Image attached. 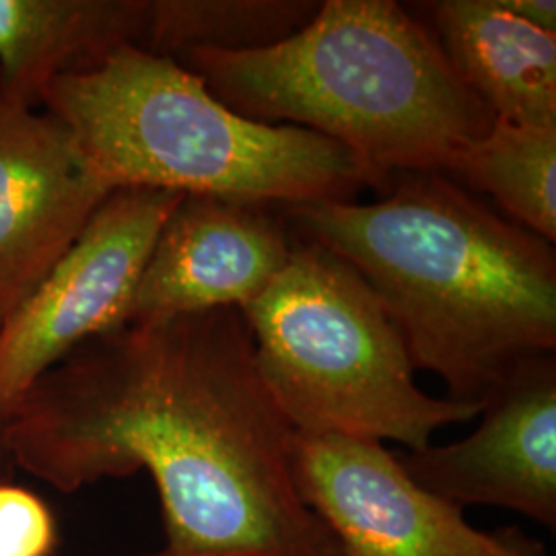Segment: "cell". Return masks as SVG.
<instances>
[{
	"instance_id": "cell-1",
	"label": "cell",
	"mask_w": 556,
	"mask_h": 556,
	"mask_svg": "<svg viewBox=\"0 0 556 556\" xmlns=\"http://www.w3.org/2000/svg\"><path fill=\"white\" fill-rule=\"evenodd\" d=\"M295 433L260 378L241 309L91 338L4 420L15 468L60 493L149 472L165 551L344 556L299 498Z\"/></svg>"
},
{
	"instance_id": "cell-2",
	"label": "cell",
	"mask_w": 556,
	"mask_h": 556,
	"mask_svg": "<svg viewBox=\"0 0 556 556\" xmlns=\"http://www.w3.org/2000/svg\"><path fill=\"white\" fill-rule=\"evenodd\" d=\"M285 215L365 278L415 369L439 376L445 397L482 408L516 363L555 355L553 243L443 174H402L369 204L321 200Z\"/></svg>"
},
{
	"instance_id": "cell-3",
	"label": "cell",
	"mask_w": 556,
	"mask_h": 556,
	"mask_svg": "<svg viewBox=\"0 0 556 556\" xmlns=\"http://www.w3.org/2000/svg\"><path fill=\"white\" fill-rule=\"evenodd\" d=\"M174 60L241 116L334 140L383 190L394 174L452 172L495 122L431 29L392 0H326L275 46Z\"/></svg>"
},
{
	"instance_id": "cell-4",
	"label": "cell",
	"mask_w": 556,
	"mask_h": 556,
	"mask_svg": "<svg viewBox=\"0 0 556 556\" xmlns=\"http://www.w3.org/2000/svg\"><path fill=\"white\" fill-rule=\"evenodd\" d=\"M41 105L68 126L114 190L295 206L351 200L374 186L365 167L318 132L245 118L178 60L119 46L52 80Z\"/></svg>"
},
{
	"instance_id": "cell-5",
	"label": "cell",
	"mask_w": 556,
	"mask_h": 556,
	"mask_svg": "<svg viewBox=\"0 0 556 556\" xmlns=\"http://www.w3.org/2000/svg\"><path fill=\"white\" fill-rule=\"evenodd\" d=\"M260 378L299 433L431 445L480 406L422 392L394 321L357 270L312 241H295L268 289L241 309Z\"/></svg>"
},
{
	"instance_id": "cell-6",
	"label": "cell",
	"mask_w": 556,
	"mask_h": 556,
	"mask_svg": "<svg viewBox=\"0 0 556 556\" xmlns=\"http://www.w3.org/2000/svg\"><path fill=\"white\" fill-rule=\"evenodd\" d=\"M184 194L119 188L0 326V420L83 342L126 326L161 227Z\"/></svg>"
},
{
	"instance_id": "cell-7",
	"label": "cell",
	"mask_w": 556,
	"mask_h": 556,
	"mask_svg": "<svg viewBox=\"0 0 556 556\" xmlns=\"http://www.w3.org/2000/svg\"><path fill=\"white\" fill-rule=\"evenodd\" d=\"M291 472L344 556H493L491 534L417 484L379 441L298 431Z\"/></svg>"
},
{
	"instance_id": "cell-8",
	"label": "cell",
	"mask_w": 556,
	"mask_h": 556,
	"mask_svg": "<svg viewBox=\"0 0 556 556\" xmlns=\"http://www.w3.org/2000/svg\"><path fill=\"white\" fill-rule=\"evenodd\" d=\"M477 429L396 454L406 475L457 507H498L556 528V358L516 363L482 400Z\"/></svg>"
},
{
	"instance_id": "cell-9",
	"label": "cell",
	"mask_w": 556,
	"mask_h": 556,
	"mask_svg": "<svg viewBox=\"0 0 556 556\" xmlns=\"http://www.w3.org/2000/svg\"><path fill=\"white\" fill-rule=\"evenodd\" d=\"M112 192L64 122L0 98V326Z\"/></svg>"
},
{
	"instance_id": "cell-10",
	"label": "cell",
	"mask_w": 556,
	"mask_h": 556,
	"mask_svg": "<svg viewBox=\"0 0 556 556\" xmlns=\"http://www.w3.org/2000/svg\"><path fill=\"white\" fill-rule=\"evenodd\" d=\"M293 245L262 204L184 197L161 227L126 324L243 309L280 275Z\"/></svg>"
},
{
	"instance_id": "cell-11",
	"label": "cell",
	"mask_w": 556,
	"mask_h": 556,
	"mask_svg": "<svg viewBox=\"0 0 556 556\" xmlns=\"http://www.w3.org/2000/svg\"><path fill=\"white\" fill-rule=\"evenodd\" d=\"M418 7L457 77L495 119L556 124V34L517 20L501 0Z\"/></svg>"
},
{
	"instance_id": "cell-12",
	"label": "cell",
	"mask_w": 556,
	"mask_h": 556,
	"mask_svg": "<svg viewBox=\"0 0 556 556\" xmlns=\"http://www.w3.org/2000/svg\"><path fill=\"white\" fill-rule=\"evenodd\" d=\"M151 0H0V98L36 108L54 79L140 46Z\"/></svg>"
},
{
	"instance_id": "cell-13",
	"label": "cell",
	"mask_w": 556,
	"mask_h": 556,
	"mask_svg": "<svg viewBox=\"0 0 556 556\" xmlns=\"http://www.w3.org/2000/svg\"><path fill=\"white\" fill-rule=\"evenodd\" d=\"M452 174L489 194L538 238L556 241V124L495 119Z\"/></svg>"
},
{
	"instance_id": "cell-14",
	"label": "cell",
	"mask_w": 556,
	"mask_h": 556,
	"mask_svg": "<svg viewBox=\"0 0 556 556\" xmlns=\"http://www.w3.org/2000/svg\"><path fill=\"white\" fill-rule=\"evenodd\" d=\"M318 9L312 0H151L142 48L169 59L262 50L298 34Z\"/></svg>"
},
{
	"instance_id": "cell-15",
	"label": "cell",
	"mask_w": 556,
	"mask_h": 556,
	"mask_svg": "<svg viewBox=\"0 0 556 556\" xmlns=\"http://www.w3.org/2000/svg\"><path fill=\"white\" fill-rule=\"evenodd\" d=\"M59 523L48 503L34 491L0 482V556H52Z\"/></svg>"
},
{
	"instance_id": "cell-16",
	"label": "cell",
	"mask_w": 556,
	"mask_h": 556,
	"mask_svg": "<svg viewBox=\"0 0 556 556\" xmlns=\"http://www.w3.org/2000/svg\"><path fill=\"white\" fill-rule=\"evenodd\" d=\"M489 534L493 540V556H551L542 542L534 540L519 526L498 528Z\"/></svg>"
},
{
	"instance_id": "cell-17",
	"label": "cell",
	"mask_w": 556,
	"mask_h": 556,
	"mask_svg": "<svg viewBox=\"0 0 556 556\" xmlns=\"http://www.w3.org/2000/svg\"><path fill=\"white\" fill-rule=\"evenodd\" d=\"M501 4L517 20L526 21L542 31L556 34L555 0H501Z\"/></svg>"
},
{
	"instance_id": "cell-18",
	"label": "cell",
	"mask_w": 556,
	"mask_h": 556,
	"mask_svg": "<svg viewBox=\"0 0 556 556\" xmlns=\"http://www.w3.org/2000/svg\"><path fill=\"white\" fill-rule=\"evenodd\" d=\"M13 470H15V464H13V457H11V452L4 441V422L0 420V482L11 480Z\"/></svg>"
},
{
	"instance_id": "cell-19",
	"label": "cell",
	"mask_w": 556,
	"mask_h": 556,
	"mask_svg": "<svg viewBox=\"0 0 556 556\" xmlns=\"http://www.w3.org/2000/svg\"><path fill=\"white\" fill-rule=\"evenodd\" d=\"M157 556H236V555H190V553H172V551H161Z\"/></svg>"
}]
</instances>
